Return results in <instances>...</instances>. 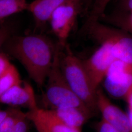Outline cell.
Returning a JSON list of instances; mask_svg holds the SVG:
<instances>
[{
  "instance_id": "cell-1",
  "label": "cell",
  "mask_w": 132,
  "mask_h": 132,
  "mask_svg": "<svg viewBox=\"0 0 132 132\" xmlns=\"http://www.w3.org/2000/svg\"><path fill=\"white\" fill-rule=\"evenodd\" d=\"M2 47L7 55L21 63L38 86L45 84L52 67L56 44L45 35L32 34L11 36Z\"/></svg>"
},
{
  "instance_id": "cell-2",
  "label": "cell",
  "mask_w": 132,
  "mask_h": 132,
  "mask_svg": "<svg viewBox=\"0 0 132 132\" xmlns=\"http://www.w3.org/2000/svg\"><path fill=\"white\" fill-rule=\"evenodd\" d=\"M60 52L61 47L57 43L52 67L41 97L42 108L55 110L72 107L89 108L71 89L63 76L60 65Z\"/></svg>"
},
{
  "instance_id": "cell-3",
  "label": "cell",
  "mask_w": 132,
  "mask_h": 132,
  "mask_svg": "<svg viewBox=\"0 0 132 132\" xmlns=\"http://www.w3.org/2000/svg\"><path fill=\"white\" fill-rule=\"evenodd\" d=\"M60 65L63 76L74 93L93 111L97 109V90L93 85L83 60L76 56L68 45L61 47Z\"/></svg>"
},
{
  "instance_id": "cell-4",
  "label": "cell",
  "mask_w": 132,
  "mask_h": 132,
  "mask_svg": "<svg viewBox=\"0 0 132 132\" xmlns=\"http://www.w3.org/2000/svg\"><path fill=\"white\" fill-rule=\"evenodd\" d=\"M85 31L99 45L108 46L117 60L132 67V36L130 33L99 21L90 25Z\"/></svg>"
},
{
  "instance_id": "cell-5",
  "label": "cell",
  "mask_w": 132,
  "mask_h": 132,
  "mask_svg": "<svg viewBox=\"0 0 132 132\" xmlns=\"http://www.w3.org/2000/svg\"><path fill=\"white\" fill-rule=\"evenodd\" d=\"M81 5L72 0H68L53 13L49 23L52 32L61 47L67 45V41L74 27Z\"/></svg>"
},
{
  "instance_id": "cell-6",
  "label": "cell",
  "mask_w": 132,
  "mask_h": 132,
  "mask_svg": "<svg viewBox=\"0 0 132 132\" xmlns=\"http://www.w3.org/2000/svg\"><path fill=\"white\" fill-rule=\"evenodd\" d=\"M102 82L111 96L124 99L132 85V67L121 61L115 60Z\"/></svg>"
},
{
  "instance_id": "cell-7",
  "label": "cell",
  "mask_w": 132,
  "mask_h": 132,
  "mask_svg": "<svg viewBox=\"0 0 132 132\" xmlns=\"http://www.w3.org/2000/svg\"><path fill=\"white\" fill-rule=\"evenodd\" d=\"M116 60L108 47L102 44L89 57L83 60L84 66L96 90L98 89L109 69Z\"/></svg>"
},
{
  "instance_id": "cell-8",
  "label": "cell",
  "mask_w": 132,
  "mask_h": 132,
  "mask_svg": "<svg viewBox=\"0 0 132 132\" xmlns=\"http://www.w3.org/2000/svg\"><path fill=\"white\" fill-rule=\"evenodd\" d=\"M96 109L102 119L111 126L119 132H132L127 113L113 104L99 88L96 94Z\"/></svg>"
},
{
  "instance_id": "cell-9",
  "label": "cell",
  "mask_w": 132,
  "mask_h": 132,
  "mask_svg": "<svg viewBox=\"0 0 132 132\" xmlns=\"http://www.w3.org/2000/svg\"><path fill=\"white\" fill-rule=\"evenodd\" d=\"M0 104L10 107H24L28 111L39 108L32 87L27 82L15 85L0 96Z\"/></svg>"
},
{
  "instance_id": "cell-10",
  "label": "cell",
  "mask_w": 132,
  "mask_h": 132,
  "mask_svg": "<svg viewBox=\"0 0 132 132\" xmlns=\"http://www.w3.org/2000/svg\"><path fill=\"white\" fill-rule=\"evenodd\" d=\"M33 124L39 125L49 132H82V130L72 127L58 118L50 110L38 109L27 112Z\"/></svg>"
},
{
  "instance_id": "cell-11",
  "label": "cell",
  "mask_w": 132,
  "mask_h": 132,
  "mask_svg": "<svg viewBox=\"0 0 132 132\" xmlns=\"http://www.w3.org/2000/svg\"><path fill=\"white\" fill-rule=\"evenodd\" d=\"M68 0H34L28 4L27 10L33 16L35 26L44 27L49 22L53 13Z\"/></svg>"
},
{
  "instance_id": "cell-12",
  "label": "cell",
  "mask_w": 132,
  "mask_h": 132,
  "mask_svg": "<svg viewBox=\"0 0 132 132\" xmlns=\"http://www.w3.org/2000/svg\"><path fill=\"white\" fill-rule=\"evenodd\" d=\"M50 110L67 125L80 129L89 119L93 112L88 108L76 107Z\"/></svg>"
},
{
  "instance_id": "cell-13",
  "label": "cell",
  "mask_w": 132,
  "mask_h": 132,
  "mask_svg": "<svg viewBox=\"0 0 132 132\" xmlns=\"http://www.w3.org/2000/svg\"><path fill=\"white\" fill-rule=\"evenodd\" d=\"M26 0H0V20L28 10Z\"/></svg>"
},
{
  "instance_id": "cell-14",
  "label": "cell",
  "mask_w": 132,
  "mask_h": 132,
  "mask_svg": "<svg viewBox=\"0 0 132 132\" xmlns=\"http://www.w3.org/2000/svg\"><path fill=\"white\" fill-rule=\"evenodd\" d=\"M22 82L17 69L11 64L8 70L0 77V96L15 85Z\"/></svg>"
},
{
  "instance_id": "cell-15",
  "label": "cell",
  "mask_w": 132,
  "mask_h": 132,
  "mask_svg": "<svg viewBox=\"0 0 132 132\" xmlns=\"http://www.w3.org/2000/svg\"><path fill=\"white\" fill-rule=\"evenodd\" d=\"M112 0H92L87 15L88 20L90 22L99 21L105 15L109 4Z\"/></svg>"
},
{
  "instance_id": "cell-16",
  "label": "cell",
  "mask_w": 132,
  "mask_h": 132,
  "mask_svg": "<svg viewBox=\"0 0 132 132\" xmlns=\"http://www.w3.org/2000/svg\"><path fill=\"white\" fill-rule=\"evenodd\" d=\"M9 108V113L0 125V132H10L16 122L26 114L18 108Z\"/></svg>"
},
{
  "instance_id": "cell-17",
  "label": "cell",
  "mask_w": 132,
  "mask_h": 132,
  "mask_svg": "<svg viewBox=\"0 0 132 132\" xmlns=\"http://www.w3.org/2000/svg\"><path fill=\"white\" fill-rule=\"evenodd\" d=\"M126 14H120L109 16L107 18L108 21L120 27L128 33L132 32V10Z\"/></svg>"
},
{
  "instance_id": "cell-18",
  "label": "cell",
  "mask_w": 132,
  "mask_h": 132,
  "mask_svg": "<svg viewBox=\"0 0 132 132\" xmlns=\"http://www.w3.org/2000/svg\"><path fill=\"white\" fill-rule=\"evenodd\" d=\"M31 122L26 113L15 124L10 132H29L30 123Z\"/></svg>"
},
{
  "instance_id": "cell-19",
  "label": "cell",
  "mask_w": 132,
  "mask_h": 132,
  "mask_svg": "<svg viewBox=\"0 0 132 132\" xmlns=\"http://www.w3.org/2000/svg\"><path fill=\"white\" fill-rule=\"evenodd\" d=\"M12 28L8 24H3L0 27V49L3 47L5 43L11 36Z\"/></svg>"
},
{
  "instance_id": "cell-20",
  "label": "cell",
  "mask_w": 132,
  "mask_h": 132,
  "mask_svg": "<svg viewBox=\"0 0 132 132\" xmlns=\"http://www.w3.org/2000/svg\"><path fill=\"white\" fill-rule=\"evenodd\" d=\"M11 64L8 55L5 52H0V77L8 70Z\"/></svg>"
},
{
  "instance_id": "cell-21",
  "label": "cell",
  "mask_w": 132,
  "mask_h": 132,
  "mask_svg": "<svg viewBox=\"0 0 132 132\" xmlns=\"http://www.w3.org/2000/svg\"><path fill=\"white\" fill-rule=\"evenodd\" d=\"M97 132H119L114 128L111 126L102 119L100 121L96 126Z\"/></svg>"
},
{
  "instance_id": "cell-22",
  "label": "cell",
  "mask_w": 132,
  "mask_h": 132,
  "mask_svg": "<svg viewBox=\"0 0 132 132\" xmlns=\"http://www.w3.org/2000/svg\"><path fill=\"white\" fill-rule=\"evenodd\" d=\"M119 7L121 13H127L132 10V0H119Z\"/></svg>"
},
{
  "instance_id": "cell-23",
  "label": "cell",
  "mask_w": 132,
  "mask_h": 132,
  "mask_svg": "<svg viewBox=\"0 0 132 132\" xmlns=\"http://www.w3.org/2000/svg\"><path fill=\"white\" fill-rule=\"evenodd\" d=\"M124 99L128 105V109L132 111V85L128 90Z\"/></svg>"
},
{
  "instance_id": "cell-24",
  "label": "cell",
  "mask_w": 132,
  "mask_h": 132,
  "mask_svg": "<svg viewBox=\"0 0 132 132\" xmlns=\"http://www.w3.org/2000/svg\"><path fill=\"white\" fill-rule=\"evenodd\" d=\"M10 112V108L5 110H2L0 109V125L5 119V118L6 117L8 114Z\"/></svg>"
},
{
  "instance_id": "cell-25",
  "label": "cell",
  "mask_w": 132,
  "mask_h": 132,
  "mask_svg": "<svg viewBox=\"0 0 132 132\" xmlns=\"http://www.w3.org/2000/svg\"><path fill=\"white\" fill-rule=\"evenodd\" d=\"M34 126H35V127L38 132H48L47 130H46L45 128H44L42 126H41L39 125L34 124Z\"/></svg>"
},
{
  "instance_id": "cell-26",
  "label": "cell",
  "mask_w": 132,
  "mask_h": 132,
  "mask_svg": "<svg viewBox=\"0 0 132 132\" xmlns=\"http://www.w3.org/2000/svg\"><path fill=\"white\" fill-rule=\"evenodd\" d=\"M72 1H75L76 3H77L79 4L80 5H81L83 0H72Z\"/></svg>"
},
{
  "instance_id": "cell-27",
  "label": "cell",
  "mask_w": 132,
  "mask_h": 132,
  "mask_svg": "<svg viewBox=\"0 0 132 132\" xmlns=\"http://www.w3.org/2000/svg\"><path fill=\"white\" fill-rule=\"evenodd\" d=\"M4 20H0V27L3 24Z\"/></svg>"
},
{
  "instance_id": "cell-28",
  "label": "cell",
  "mask_w": 132,
  "mask_h": 132,
  "mask_svg": "<svg viewBox=\"0 0 132 132\" xmlns=\"http://www.w3.org/2000/svg\"><path fill=\"white\" fill-rule=\"evenodd\" d=\"M92 1V0H88V4H90V3H91Z\"/></svg>"
},
{
  "instance_id": "cell-29",
  "label": "cell",
  "mask_w": 132,
  "mask_h": 132,
  "mask_svg": "<svg viewBox=\"0 0 132 132\" xmlns=\"http://www.w3.org/2000/svg\"><path fill=\"white\" fill-rule=\"evenodd\" d=\"M130 33V34H131V35H132V32H130V33Z\"/></svg>"
}]
</instances>
